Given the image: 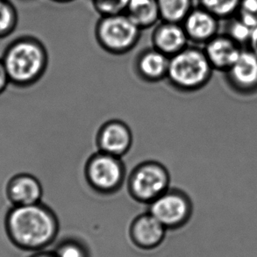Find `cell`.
Instances as JSON below:
<instances>
[{
  "mask_svg": "<svg viewBox=\"0 0 257 257\" xmlns=\"http://www.w3.org/2000/svg\"><path fill=\"white\" fill-rule=\"evenodd\" d=\"M161 21L182 23L194 7L193 0H157Z\"/></svg>",
  "mask_w": 257,
  "mask_h": 257,
  "instance_id": "17",
  "label": "cell"
},
{
  "mask_svg": "<svg viewBox=\"0 0 257 257\" xmlns=\"http://www.w3.org/2000/svg\"><path fill=\"white\" fill-rule=\"evenodd\" d=\"M53 2H55V3L58 4H68L71 3V2H73L74 0H51Z\"/></svg>",
  "mask_w": 257,
  "mask_h": 257,
  "instance_id": "27",
  "label": "cell"
},
{
  "mask_svg": "<svg viewBox=\"0 0 257 257\" xmlns=\"http://www.w3.org/2000/svg\"><path fill=\"white\" fill-rule=\"evenodd\" d=\"M84 177L94 191L99 194H113L118 192L125 183V164L120 157L97 150L87 160Z\"/></svg>",
  "mask_w": 257,
  "mask_h": 257,
  "instance_id": "6",
  "label": "cell"
},
{
  "mask_svg": "<svg viewBox=\"0 0 257 257\" xmlns=\"http://www.w3.org/2000/svg\"><path fill=\"white\" fill-rule=\"evenodd\" d=\"M59 221L55 212L42 202L34 205H12L5 217L8 239L21 250H46L59 233Z\"/></svg>",
  "mask_w": 257,
  "mask_h": 257,
  "instance_id": "1",
  "label": "cell"
},
{
  "mask_svg": "<svg viewBox=\"0 0 257 257\" xmlns=\"http://www.w3.org/2000/svg\"><path fill=\"white\" fill-rule=\"evenodd\" d=\"M96 143L98 151L122 158L132 147V131L125 122L111 119L97 130Z\"/></svg>",
  "mask_w": 257,
  "mask_h": 257,
  "instance_id": "9",
  "label": "cell"
},
{
  "mask_svg": "<svg viewBox=\"0 0 257 257\" xmlns=\"http://www.w3.org/2000/svg\"><path fill=\"white\" fill-rule=\"evenodd\" d=\"M235 17L252 29L257 27V0H241Z\"/></svg>",
  "mask_w": 257,
  "mask_h": 257,
  "instance_id": "23",
  "label": "cell"
},
{
  "mask_svg": "<svg viewBox=\"0 0 257 257\" xmlns=\"http://www.w3.org/2000/svg\"><path fill=\"white\" fill-rule=\"evenodd\" d=\"M148 206V212L167 230L179 229L185 226L193 212L190 197L174 188H170Z\"/></svg>",
  "mask_w": 257,
  "mask_h": 257,
  "instance_id": "7",
  "label": "cell"
},
{
  "mask_svg": "<svg viewBox=\"0 0 257 257\" xmlns=\"http://www.w3.org/2000/svg\"><path fill=\"white\" fill-rule=\"evenodd\" d=\"M10 84L9 77L7 73L6 68L4 66L3 62L0 58V95L7 90V86Z\"/></svg>",
  "mask_w": 257,
  "mask_h": 257,
  "instance_id": "24",
  "label": "cell"
},
{
  "mask_svg": "<svg viewBox=\"0 0 257 257\" xmlns=\"http://www.w3.org/2000/svg\"><path fill=\"white\" fill-rule=\"evenodd\" d=\"M170 57L154 49H144L137 56L135 69L138 77L148 83H157L166 79Z\"/></svg>",
  "mask_w": 257,
  "mask_h": 257,
  "instance_id": "15",
  "label": "cell"
},
{
  "mask_svg": "<svg viewBox=\"0 0 257 257\" xmlns=\"http://www.w3.org/2000/svg\"><path fill=\"white\" fill-rule=\"evenodd\" d=\"M167 231L150 212H147L133 219L129 226V238L137 248L153 250L163 244Z\"/></svg>",
  "mask_w": 257,
  "mask_h": 257,
  "instance_id": "10",
  "label": "cell"
},
{
  "mask_svg": "<svg viewBox=\"0 0 257 257\" xmlns=\"http://www.w3.org/2000/svg\"><path fill=\"white\" fill-rule=\"evenodd\" d=\"M247 48L251 49L257 56V27L253 30Z\"/></svg>",
  "mask_w": 257,
  "mask_h": 257,
  "instance_id": "25",
  "label": "cell"
},
{
  "mask_svg": "<svg viewBox=\"0 0 257 257\" xmlns=\"http://www.w3.org/2000/svg\"><path fill=\"white\" fill-rule=\"evenodd\" d=\"M153 28L152 47L169 57L180 52L190 43L181 23L160 21Z\"/></svg>",
  "mask_w": 257,
  "mask_h": 257,
  "instance_id": "14",
  "label": "cell"
},
{
  "mask_svg": "<svg viewBox=\"0 0 257 257\" xmlns=\"http://www.w3.org/2000/svg\"><path fill=\"white\" fill-rule=\"evenodd\" d=\"M6 195L8 201L14 206L34 205L42 202L43 187L34 175L19 173L7 182Z\"/></svg>",
  "mask_w": 257,
  "mask_h": 257,
  "instance_id": "12",
  "label": "cell"
},
{
  "mask_svg": "<svg viewBox=\"0 0 257 257\" xmlns=\"http://www.w3.org/2000/svg\"><path fill=\"white\" fill-rule=\"evenodd\" d=\"M229 21L230 23L225 34L230 36L241 47L247 48L254 29L244 24L242 21L238 20L236 17L233 18Z\"/></svg>",
  "mask_w": 257,
  "mask_h": 257,
  "instance_id": "21",
  "label": "cell"
},
{
  "mask_svg": "<svg viewBox=\"0 0 257 257\" xmlns=\"http://www.w3.org/2000/svg\"><path fill=\"white\" fill-rule=\"evenodd\" d=\"M243 49L226 34H218L203 48L213 70L223 72L233 65Z\"/></svg>",
  "mask_w": 257,
  "mask_h": 257,
  "instance_id": "13",
  "label": "cell"
},
{
  "mask_svg": "<svg viewBox=\"0 0 257 257\" xmlns=\"http://www.w3.org/2000/svg\"><path fill=\"white\" fill-rule=\"evenodd\" d=\"M29 257H56L53 251L42 250L35 252Z\"/></svg>",
  "mask_w": 257,
  "mask_h": 257,
  "instance_id": "26",
  "label": "cell"
},
{
  "mask_svg": "<svg viewBox=\"0 0 257 257\" xmlns=\"http://www.w3.org/2000/svg\"><path fill=\"white\" fill-rule=\"evenodd\" d=\"M224 73L226 83L237 93H256L257 56L251 49L244 48L238 59Z\"/></svg>",
  "mask_w": 257,
  "mask_h": 257,
  "instance_id": "8",
  "label": "cell"
},
{
  "mask_svg": "<svg viewBox=\"0 0 257 257\" xmlns=\"http://www.w3.org/2000/svg\"><path fill=\"white\" fill-rule=\"evenodd\" d=\"M142 31L125 14L101 16L95 27V38L105 52L121 56L136 48Z\"/></svg>",
  "mask_w": 257,
  "mask_h": 257,
  "instance_id": "4",
  "label": "cell"
},
{
  "mask_svg": "<svg viewBox=\"0 0 257 257\" xmlns=\"http://www.w3.org/2000/svg\"><path fill=\"white\" fill-rule=\"evenodd\" d=\"M17 9L10 0H0V40L8 37L17 28Z\"/></svg>",
  "mask_w": 257,
  "mask_h": 257,
  "instance_id": "19",
  "label": "cell"
},
{
  "mask_svg": "<svg viewBox=\"0 0 257 257\" xmlns=\"http://www.w3.org/2000/svg\"><path fill=\"white\" fill-rule=\"evenodd\" d=\"M129 0H91L94 10L99 16L125 14Z\"/></svg>",
  "mask_w": 257,
  "mask_h": 257,
  "instance_id": "22",
  "label": "cell"
},
{
  "mask_svg": "<svg viewBox=\"0 0 257 257\" xmlns=\"http://www.w3.org/2000/svg\"><path fill=\"white\" fill-rule=\"evenodd\" d=\"M10 84L28 88L45 74L49 55L45 45L33 36H20L8 44L1 56Z\"/></svg>",
  "mask_w": 257,
  "mask_h": 257,
  "instance_id": "2",
  "label": "cell"
},
{
  "mask_svg": "<svg viewBox=\"0 0 257 257\" xmlns=\"http://www.w3.org/2000/svg\"><path fill=\"white\" fill-rule=\"evenodd\" d=\"M219 21L208 11L198 6L192 8L181 24L189 42L193 45H205L219 34Z\"/></svg>",
  "mask_w": 257,
  "mask_h": 257,
  "instance_id": "11",
  "label": "cell"
},
{
  "mask_svg": "<svg viewBox=\"0 0 257 257\" xmlns=\"http://www.w3.org/2000/svg\"><path fill=\"white\" fill-rule=\"evenodd\" d=\"M53 253L56 257H90V249L86 244L74 237L61 240Z\"/></svg>",
  "mask_w": 257,
  "mask_h": 257,
  "instance_id": "20",
  "label": "cell"
},
{
  "mask_svg": "<svg viewBox=\"0 0 257 257\" xmlns=\"http://www.w3.org/2000/svg\"><path fill=\"white\" fill-rule=\"evenodd\" d=\"M171 175L164 164L146 161L138 164L129 174L127 189L134 200L150 205L170 189Z\"/></svg>",
  "mask_w": 257,
  "mask_h": 257,
  "instance_id": "5",
  "label": "cell"
},
{
  "mask_svg": "<svg viewBox=\"0 0 257 257\" xmlns=\"http://www.w3.org/2000/svg\"><path fill=\"white\" fill-rule=\"evenodd\" d=\"M241 0H198L199 6L208 11L219 21L231 20L236 16Z\"/></svg>",
  "mask_w": 257,
  "mask_h": 257,
  "instance_id": "18",
  "label": "cell"
},
{
  "mask_svg": "<svg viewBox=\"0 0 257 257\" xmlns=\"http://www.w3.org/2000/svg\"><path fill=\"white\" fill-rule=\"evenodd\" d=\"M213 70L204 49L188 45L170 57L166 79L181 92H194L208 84Z\"/></svg>",
  "mask_w": 257,
  "mask_h": 257,
  "instance_id": "3",
  "label": "cell"
},
{
  "mask_svg": "<svg viewBox=\"0 0 257 257\" xmlns=\"http://www.w3.org/2000/svg\"><path fill=\"white\" fill-rule=\"evenodd\" d=\"M125 14L142 30L154 28L161 21L157 0H129Z\"/></svg>",
  "mask_w": 257,
  "mask_h": 257,
  "instance_id": "16",
  "label": "cell"
}]
</instances>
